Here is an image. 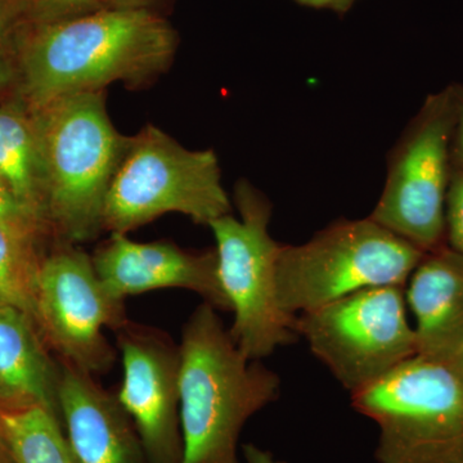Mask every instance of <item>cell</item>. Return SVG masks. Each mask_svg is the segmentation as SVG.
<instances>
[{
    "instance_id": "obj_29",
    "label": "cell",
    "mask_w": 463,
    "mask_h": 463,
    "mask_svg": "<svg viewBox=\"0 0 463 463\" xmlns=\"http://www.w3.org/2000/svg\"><path fill=\"white\" fill-rule=\"evenodd\" d=\"M9 74H11V72H9L7 60H5V54H3L2 50H0V85L8 80Z\"/></svg>"
},
{
    "instance_id": "obj_4",
    "label": "cell",
    "mask_w": 463,
    "mask_h": 463,
    "mask_svg": "<svg viewBox=\"0 0 463 463\" xmlns=\"http://www.w3.org/2000/svg\"><path fill=\"white\" fill-rule=\"evenodd\" d=\"M179 213L209 227L232 214L213 149H188L154 125L129 137L103 210V231L124 233Z\"/></svg>"
},
{
    "instance_id": "obj_25",
    "label": "cell",
    "mask_w": 463,
    "mask_h": 463,
    "mask_svg": "<svg viewBox=\"0 0 463 463\" xmlns=\"http://www.w3.org/2000/svg\"><path fill=\"white\" fill-rule=\"evenodd\" d=\"M243 457L248 463H286L274 458L272 453L261 449L255 444H245L242 446Z\"/></svg>"
},
{
    "instance_id": "obj_14",
    "label": "cell",
    "mask_w": 463,
    "mask_h": 463,
    "mask_svg": "<svg viewBox=\"0 0 463 463\" xmlns=\"http://www.w3.org/2000/svg\"><path fill=\"white\" fill-rule=\"evenodd\" d=\"M417 355L448 364L463 347V257L446 245L426 252L408 279Z\"/></svg>"
},
{
    "instance_id": "obj_21",
    "label": "cell",
    "mask_w": 463,
    "mask_h": 463,
    "mask_svg": "<svg viewBox=\"0 0 463 463\" xmlns=\"http://www.w3.org/2000/svg\"><path fill=\"white\" fill-rule=\"evenodd\" d=\"M446 239L450 249L463 257V169H453L448 192Z\"/></svg>"
},
{
    "instance_id": "obj_26",
    "label": "cell",
    "mask_w": 463,
    "mask_h": 463,
    "mask_svg": "<svg viewBox=\"0 0 463 463\" xmlns=\"http://www.w3.org/2000/svg\"><path fill=\"white\" fill-rule=\"evenodd\" d=\"M163 0H106L108 8L151 9L157 11V5Z\"/></svg>"
},
{
    "instance_id": "obj_2",
    "label": "cell",
    "mask_w": 463,
    "mask_h": 463,
    "mask_svg": "<svg viewBox=\"0 0 463 463\" xmlns=\"http://www.w3.org/2000/svg\"><path fill=\"white\" fill-rule=\"evenodd\" d=\"M179 349L183 463H240L241 431L279 399V374L246 358L207 303L185 322Z\"/></svg>"
},
{
    "instance_id": "obj_9",
    "label": "cell",
    "mask_w": 463,
    "mask_h": 463,
    "mask_svg": "<svg viewBox=\"0 0 463 463\" xmlns=\"http://www.w3.org/2000/svg\"><path fill=\"white\" fill-rule=\"evenodd\" d=\"M297 331L350 394L417 355L404 288L398 286L364 289L300 313Z\"/></svg>"
},
{
    "instance_id": "obj_23",
    "label": "cell",
    "mask_w": 463,
    "mask_h": 463,
    "mask_svg": "<svg viewBox=\"0 0 463 463\" xmlns=\"http://www.w3.org/2000/svg\"><path fill=\"white\" fill-rule=\"evenodd\" d=\"M14 25H23L20 0H0V43Z\"/></svg>"
},
{
    "instance_id": "obj_5",
    "label": "cell",
    "mask_w": 463,
    "mask_h": 463,
    "mask_svg": "<svg viewBox=\"0 0 463 463\" xmlns=\"http://www.w3.org/2000/svg\"><path fill=\"white\" fill-rule=\"evenodd\" d=\"M426 252L368 216L339 219L301 245H282L276 292L289 315L383 286L405 288Z\"/></svg>"
},
{
    "instance_id": "obj_24",
    "label": "cell",
    "mask_w": 463,
    "mask_h": 463,
    "mask_svg": "<svg viewBox=\"0 0 463 463\" xmlns=\"http://www.w3.org/2000/svg\"><path fill=\"white\" fill-rule=\"evenodd\" d=\"M301 7L317 9V11L334 12L336 14H345L352 11L356 3L361 0H292Z\"/></svg>"
},
{
    "instance_id": "obj_19",
    "label": "cell",
    "mask_w": 463,
    "mask_h": 463,
    "mask_svg": "<svg viewBox=\"0 0 463 463\" xmlns=\"http://www.w3.org/2000/svg\"><path fill=\"white\" fill-rule=\"evenodd\" d=\"M23 25H48L108 8L106 0H20Z\"/></svg>"
},
{
    "instance_id": "obj_3",
    "label": "cell",
    "mask_w": 463,
    "mask_h": 463,
    "mask_svg": "<svg viewBox=\"0 0 463 463\" xmlns=\"http://www.w3.org/2000/svg\"><path fill=\"white\" fill-rule=\"evenodd\" d=\"M30 111L41 146L45 223L62 243L96 239L129 137L109 120L103 90L63 97Z\"/></svg>"
},
{
    "instance_id": "obj_8",
    "label": "cell",
    "mask_w": 463,
    "mask_h": 463,
    "mask_svg": "<svg viewBox=\"0 0 463 463\" xmlns=\"http://www.w3.org/2000/svg\"><path fill=\"white\" fill-rule=\"evenodd\" d=\"M456 114L453 84L426 97L390 152L385 187L370 215L423 252L447 245Z\"/></svg>"
},
{
    "instance_id": "obj_17",
    "label": "cell",
    "mask_w": 463,
    "mask_h": 463,
    "mask_svg": "<svg viewBox=\"0 0 463 463\" xmlns=\"http://www.w3.org/2000/svg\"><path fill=\"white\" fill-rule=\"evenodd\" d=\"M0 425L17 463H83L67 439L62 420L47 408L2 412Z\"/></svg>"
},
{
    "instance_id": "obj_10",
    "label": "cell",
    "mask_w": 463,
    "mask_h": 463,
    "mask_svg": "<svg viewBox=\"0 0 463 463\" xmlns=\"http://www.w3.org/2000/svg\"><path fill=\"white\" fill-rule=\"evenodd\" d=\"M125 300L100 281L91 257L62 243L42 259L36 277L35 323L61 362L85 373H108L118 352L105 336L128 321Z\"/></svg>"
},
{
    "instance_id": "obj_6",
    "label": "cell",
    "mask_w": 463,
    "mask_h": 463,
    "mask_svg": "<svg viewBox=\"0 0 463 463\" xmlns=\"http://www.w3.org/2000/svg\"><path fill=\"white\" fill-rule=\"evenodd\" d=\"M239 218L209 225L215 237L218 274L234 318L232 339L250 361H261L298 340L297 317L279 307L276 270L282 245L269 233L273 206L246 179L234 185Z\"/></svg>"
},
{
    "instance_id": "obj_12",
    "label": "cell",
    "mask_w": 463,
    "mask_h": 463,
    "mask_svg": "<svg viewBox=\"0 0 463 463\" xmlns=\"http://www.w3.org/2000/svg\"><path fill=\"white\" fill-rule=\"evenodd\" d=\"M100 281L114 297L156 289L194 292L216 310L232 312L218 274L215 250L188 251L166 241L137 242L124 233H111L91 255Z\"/></svg>"
},
{
    "instance_id": "obj_16",
    "label": "cell",
    "mask_w": 463,
    "mask_h": 463,
    "mask_svg": "<svg viewBox=\"0 0 463 463\" xmlns=\"http://www.w3.org/2000/svg\"><path fill=\"white\" fill-rule=\"evenodd\" d=\"M0 179L24 209L48 228L41 146L32 111L29 118L16 109L0 108Z\"/></svg>"
},
{
    "instance_id": "obj_27",
    "label": "cell",
    "mask_w": 463,
    "mask_h": 463,
    "mask_svg": "<svg viewBox=\"0 0 463 463\" xmlns=\"http://www.w3.org/2000/svg\"><path fill=\"white\" fill-rule=\"evenodd\" d=\"M0 463H17L12 455L11 448L8 446L7 439L3 432L2 425H0Z\"/></svg>"
},
{
    "instance_id": "obj_18",
    "label": "cell",
    "mask_w": 463,
    "mask_h": 463,
    "mask_svg": "<svg viewBox=\"0 0 463 463\" xmlns=\"http://www.w3.org/2000/svg\"><path fill=\"white\" fill-rule=\"evenodd\" d=\"M41 263L33 254L32 242L0 223V303L24 310L33 322Z\"/></svg>"
},
{
    "instance_id": "obj_28",
    "label": "cell",
    "mask_w": 463,
    "mask_h": 463,
    "mask_svg": "<svg viewBox=\"0 0 463 463\" xmlns=\"http://www.w3.org/2000/svg\"><path fill=\"white\" fill-rule=\"evenodd\" d=\"M447 364L455 371L457 376L463 383V347Z\"/></svg>"
},
{
    "instance_id": "obj_22",
    "label": "cell",
    "mask_w": 463,
    "mask_h": 463,
    "mask_svg": "<svg viewBox=\"0 0 463 463\" xmlns=\"http://www.w3.org/2000/svg\"><path fill=\"white\" fill-rule=\"evenodd\" d=\"M456 97V125L452 141L453 169H463V85L453 84Z\"/></svg>"
},
{
    "instance_id": "obj_7",
    "label": "cell",
    "mask_w": 463,
    "mask_h": 463,
    "mask_svg": "<svg viewBox=\"0 0 463 463\" xmlns=\"http://www.w3.org/2000/svg\"><path fill=\"white\" fill-rule=\"evenodd\" d=\"M379 428V463H463V383L443 362L414 355L352 394Z\"/></svg>"
},
{
    "instance_id": "obj_20",
    "label": "cell",
    "mask_w": 463,
    "mask_h": 463,
    "mask_svg": "<svg viewBox=\"0 0 463 463\" xmlns=\"http://www.w3.org/2000/svg\"><path fill=\"white\" fill-rule=\"evenodd\" d=\"M0 223L33 243L43 225L16 200L5 183L0 179Z\"/></svg>"
},
{
    "instance_id": "obj_15",
    "label": "cell",
    "mask_w": 463,
    "mask_h": 463,
    "mask_svg": "<svg viewBox=\"0 0 463 463\" xmlns=\"http://www.w3.org/2000/svg\"><path fill=\"white\" fill-rule=\"evenodd\" d=\"M60 377L32 317L0 303V413L41 405L61 417Z\"/></svg>"
},
{
    "instance_id": "obj_11",
    "label": "cell",
    "mask_w": 463,
    "mask_h": 463,
    "mask_svg": "<svg viewBox=\"0 0 463 463\" xmlns=\"http://www.w3.org/2000/svg\"><path fill=\"white\" fill-rule=\"evenodd\" d=\"M123 364L118 402L141 438L149 463H183L181 349L165 331L130 321L115 331Z\"/></svg>"
},
{
    "instance_id": "obj_13",
    "label": "cell",
    "mask_w": 463,
    "mask_h": 463,
    "mask_svg": "<svg viewBox=\"0 0 463 463\" xmlns=\"http://www.w3.org/2000/svg\"><path fill=\"white\" fill-rule=\"evenodd\" d=\"M58 403L67 439L81 462L149 463L118 395L93 374L61 362Z\"/></svg>"
},
{
    "instance_id": "obj_1",
    "label": "cell",
    "mask_w": 463,
    "mask_h": 463,
    "mask_svg": "<svg viewBox=\"0 0 463 463\" xmlns=\"http://www.w3.org/2000/svg\"><path fill=\"white\" fill-rule=\"evenodd\" d=\"M16 45L30 109L112 83L142 87L166 71L179 36L151 9L105 8L48 24L21 25Z\"/></svg>"
}]
</instances>
